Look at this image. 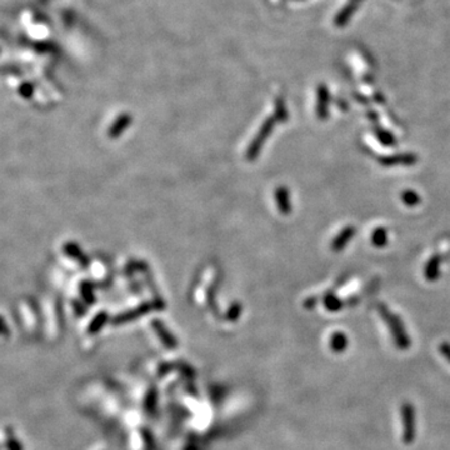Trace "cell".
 I'll list each match as a JSON object with an SVG mask.
<instances>
[{
	"mask_svg": "<svg viewBox=\"0 0 450 450\" xmlns=\"http://www.w3.org/2000/svg\"><path fill=\"white\" fill-rule=\"evenodd\" d=\"M273 127H274L273 119H268L265 123H264L263 127H261V129L258 132V134L254 137L253 143L250 144L249 148H248V151H247L248 160H253V159L256 158V155H258L259 151H260V148L263 146L264 141H265L266 138H268L269 134L271 133Z\"/></svg>",
	"mask_w": 450,
	"mask_h": 450,
	"instance_id": "cell-1",
	"label": "cell"
},
{
	"mask_svg": "<svg viewBox=\"0 0 450 450\" xmlns=\"http://www.w3.org/2000/svg\"><path fill=\"white\" fill-rule=\"evenodd\" d=\"M402 417H403V426H404V434H403V438L407 444L412 443L413 439H414L415 434V422H414V410L410 404H405L402 409Z\"/></svg>",
	"mask_w": 450,
	"mask_h": 450,
	"instance_id": "cell-2",
	"label": "cell"
},
{
	"mask_svg": "<svg viewBox=\"0 0 450 450\" xmlns=\"http://www.w3.org/2000/svg\"><path fill=\"white\" fill-rule=\"evenodd\" d=\"M275 198H276V203H278V206H279V209H280L282 213L283 214L289 213L290 205H289V200H288L289 195H288L287 189H285V188H279V189L276 190Z\"/></svg>",
	"mask_w": 450,
	"mask_h": 450,
	"instance_id": "cell-3",
	"label": "cell"
},
{
	"mask_svg": "<svg viewBox=\"0 0 450 450\" xmlns=\"http://www.w3.org/2000/svg\"><path fill=\"white\" fill-rule=\"evenodd\" d=\"M129 123H130V119H129V117H127V115L119 118V119H118L117 122L112 124V127L110 128V129H109V135H110L111 138H115V137H118V135H120L123 132H124V129L128 127V124H129Z\"/></svg>",
	"mask_w": 450,
	"mask_h": 450,
	"instance_id": "cell-4",
	"label": "cell"
},
{
	"mask_svg": "<svg viewBox=\"0 0 450 450\" xmlns=\"http://www.w3.org/2000/svg\"><path fill=\"white\" fill-rule=\"evenodd\" d=\"M151 309H153V304H149L148 303V304H144V305H141V307L137 308L135 311L127 313V314H124V315L119 316V319H123L122 321H128V320H130L132 318H135V316H139V315H143V314L148 313V311H150Z\"/></svg>",
	"mask_w": 450,
	"mask_h": 450,
	"instance_id": "cell-5",
	"label": "cell"
},
{
	"mask_svg": "<svg viewBox=\"0 0 450 450\" xmlns=\"http://www.w3.org/2000/svg\"><path fill=\"white\" fill-rule=\"evenodd\" d=\"M345 345H347V339H345V336L343 335V334H336V335H334L333 342H331V347H333V349L335 350V352H343Z\"/></svg>",
	"mask_w": 450,
	"mask_h": 450,
	"instance_id": "cell-6",
	"label": "cell"
},
{
	"mask_svg": "<svg viewBox=\"0 0 450 450\" xmlns=\"http://www.w3.org/2000/svg\"><path fill=\"white\" fill-rule=\"evenodd\" d=\"M443 353H444V355H445V357L448 358L449 362H450V347H448V345H444V347H443Z\"/></svg>",
	"mask_w": 450,
	"mask_h": 450,
	"instance_id": "cell-7",
	"label": "cell"
}]
</instances>
